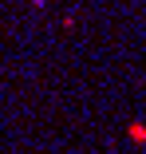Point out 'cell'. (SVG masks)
Here are the masks:
<instances>
[{"label": "cell", "mask_w": 146, "mask_h": 154, "mask_svg": "<svg viewBox=\"0 0 146 154\" xmlns=\"http://www.w3.org/2000/svg\"><path fill=\"white\" fill-rule=\"evenodd\" d=\"M126 138L142 146V142H146V122H130V127H126Z\"/></svg>", "instance_id": "6da1fadb"}]
</instances>
